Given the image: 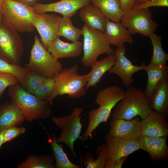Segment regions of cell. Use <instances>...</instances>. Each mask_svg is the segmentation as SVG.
Returning a JSON list of instances; mask_svg holds the SVG:
<instances>
[{"instance_id": "obj_1", "label": "cell", "mask_w": 168, "mask_h": 168, "mask_svg": "<svg viewBox=\"0 0 168 168\" xmlns=\"http://www.w3.org/2000/svg\"><path fill=\"white\" fill-rule=\"evenodd\" d=\"M125 91L120 87L114 85L98 91L94 100L98 108L89 113V123L87 128L80 137L82 141L92 138V134L99 124L106 122L113 109L124 97Z\"/></svg>"}, {"instance_id": "obj_2", "label": "cell", "mask_w": 168, "mask_h": 168, "mask_svg": "<svg viewBox=\"0 0 168 168\" xmlns=\"http://www.w3.org/2000/svg\"><path fill=\"white\" fill-rule=\"evenodd\" d=\"M8 87L11 101L21 109L25 120L31 122L35 119H46L51 115V105L49 102L26 91L19 84Z\"/></svg>"}, {"instance_id": "obj_3", "label": "cell", "mask_w": 168, "mask_h": 168, "mask_svg": "<svg viewBox=\"0 0 168 168\" xmlns=\"http://www.w3.org/2000/svg\"><path fill=\"white\" fill-rule=\"evenodd\" d=\"M79 66L75 64L62 69L53 77L55 82L54 88L46 101L51 105L57 96L67 95L71 98H78L86 94L85 86L88 79V73L80 75Z\"/></svg>"}, {"instance_id": "obj_4", "label": "cell", "mask_w": 168, "mask_h": 168, "mask_svg": "<svg viewBox=\"0 0 168 168\" xmlns=\"http://www.w3.org/2000/svg\"><path fill=\"white\" fill-rule=\"evenodd\" d=\"M152 111L143 90L132 86L128 88L124 98L116 105L112 116L113 119L127 120L139 116L142 119Z\"/></svg>"}, {"instance_id": "obj_5", "label": "cell", "mask_w": 168, "mask_h": 168, "mask_svg": "<svg viewBox=\"0 0 168 168\" xmlns=\"http://www.w3.org/2000/svg\"><path fill=\"white\" fill-rule=\"evenodd\" d=\"M33 7L16 0H5L1 11V23L21 33L33 32Z\"/></svg>"}, {"instance_id": "obj_6", "label": "cell", "mask_w": 168, "mask_h": 168, "mask_svg": "<svg viewBox=\"0 0 168 168\" xmlns=\"http://www.w3.org/2000/svg\"><path fill=\"white\" fill-rule=\"evenodd\" d=\"M25 68L47 78L53 77L63 69L61 63L44 48L37 35L35 36L29 61Z\"/></svg>"}, {"instance_id": "obj_7", "label": "cell", "mask_w": 168, "mask_h": 168, "mask_svg": "<svg viewBox=\"0 0 168 168\" xmlns=\"http://www.w3.org/2000/svg\"><path fill=\"white\" fill-rule=\"evenodd\" d=\"M82 29L83 37V54L81 62L84 66L91 67L101 54H114V51L110 47L103 32L90 29L85 25Z\"/></svg>"}, {"instance_id": "obj_8", "label": "cell", "mask_w": 168, "mask_h": 168, "mask_svg": "<svg viewBox=\"0 0 168 168\" xmlns=\"http://www.w3.org/2000/svg\"><path fill=\"white\" fill-rule=\"evenodd\" d=\"M83 109L76 107L70 114L61 117H54L52 118L53 122L61 129L59 136L56 138L58 143H63L67 145L70 150L74 157L77 154L74 147L75 141L79 137L82 128L80 115Z\"/></svg>"}, {"instance_id": "obj_9", "label": "cell", "mask_w": 168, "mask_h": 168, "mask_svg": "<svg viewBox=\"0 0 168 168\" xmlns=\"http://www.w3.org/2000/svg\"><path fill=\"white\" fill-rule=\"evenodd\" d=\"M18 31L0 23V58L20 65L24 53L22 39Z\"/></svg>"}, {"instance_id": "obj_10", "label": "cell", "mask_w": 168, "mask_h": 168, "mask_svg": "<svg viewBox=\"0 0 168 168\" xmlns=\"http://www.w3.org/2000/svg\"><path fill=\"white\" fill-rule=\"evenodd\" d=\"M152 14L149 8L139 10L132 9L124 13L120 23L131 35L138 33L149 36L159 26L152 18Z\"/></svg>"}, {"instance_id": "obj_11", "label": "cell", "mask_w": 168, "mask_h": 168, "mask_svg": "<svg viewBox=\"0 0 168 168\" xmlns=\"http://www.w3.org/2000/svg\"><path fill=\"white\" fill-rule=\"evenodd\" d=\"M126 52V48L124 45L116 49L114 54L116 58L115 62L108 72L110 74L117 75L121 79L123 85L128 88L133 83V75L143 70L145 63H142L140 66L133 65L125 56Z\"/></svg>"}, {"instance_id": "obj_12", "label": "cell", "mask_w": 168, "mask_h": 168, "mask_svg": "<svg viewBox=\"0 0 168 168\" xmlns=\"http://www.w3.org/2000/svg\"><path fill=\"white\" fill-rule=\"evenodd\" d=\"M61 17L58 15L44 12L35 13L32 23L39 33L41 42L45 48L48 47L58 36V26Z\"/></svg>"}, {"instance_id": "obj_13", "label": "cell", "mask_w": 168, "mask_h": 168, "mask_svg": "<svg viewBox=\"0 0 168 168\" xmlns=\"http://www.w3.org/2000/svg\"><path fill=\"white\" fill-rule=\"evenodd\" d=\"M91 3V0H61L49 4L37 3L33 8L36 14L53 12L71 18L78 10Z\"/></svg>"}, {"instance_id": "obj_14", "label": "cell", "mask_w": 168, "mask_h": 168, "mask_svg": "<svg viewBox=\"0 0 168 168\" xmlns=\"http://www.w3.org/2000/svg\"><path fill=\"white\" fill-rule=\"evenodd\" d=\"M107 158L114 160L128 156L140 149L138 139L105 136Z\"/></svg>"}, {"instance_id": "obj_15", "label": "cell", "mask_w": 168, "mask_h": 168, "mask_svg": "<svg viewBox=\"0 0 168 168\" xmlns=\"http://www.w3.org/2000/svg\"><path fill=\"white\" fill-rule=\"evenodd\" d=\"M140 117H136L127 120L121 119H113L110 123L108 136L122 138L138 139L141 135Z\"/></svg>"}, {"instance_id": "obj_16", "label": "cell", "mask_w": 168, "mask_h": 168, "mask_svg": "<svg viewBox=\"0 0 168 168\" xmlns=\"http://www.w3.org/2000/svg\"><path fill=\"white\" fill-rule=\"evenodd\" d=\"M167 137H152L141 135L138 140L140 149L147 152L151 159L154 161L168 159Z\"/></svg>"}, {"instance_id": "obj_17", "label": "cell", "mask_w": 168, "mask_h": 168, "mask_svg": "<svg viewBox=\"0 0 168 168\" xmlns=\"http://www.w3.org/2000/svg\"><path fill=\"white\" fill-rule=\"evenodd\" d=\"M167 118L151 112L140 122L141 135L152 137H167Z\"/></svg>"}, {"instance_id": "obj_18", "label": "cell", "mask_w": 168, "mask_h": 168, "mask_svg": "<svg viewBox=\"0 0 168 168\" xmlns=\"http://www.w3.org/2000/svg\"><path fill=\"white\" fill-rule=\"evenodd\" d=\"M148 100L152 111L168 117V75L161 80Z\"/></svg>"}, {"instance_id": "obj_19", "label": "cell", "mask_w": 168, "mask_h": 168, "mask_svg": "<svg viewBox=\"0 0 168 168\" xmlns=\"http://www.w3.org/2000/svg\"><path fill=\"white\" fill-rule=\"evenodd\" d=\"M104 33L110 45L118 48L126 43L132 44L134 41L128 29L120 22H115L108 19Z\"/></svg>"}, {"instance_id": "obj_20", "label": "cell", "mask_w": 168, "mask_h": 168, "mask_svg": "<svg viewBox=\"0 0 168 168\" xmlns=\"http://www.w3.org/2000/svg\"><path fill=\"white\" fill-rule=\"evenodd\" d=\"M83 43L77 41L65 42L57 36L49 46L47 50L55 59L72 58L78 57L82 50Z\"/></svg>"}, {"instance_id": "obj_21", "label": "cell", "mask_w": 168, "mask_h": 168, "mask_svg": "<svg viewBox=\"0 0 168 168\" xmlns=\"http://www.w3.org/2000/svg\"><path fill=\"white\" fill-rule=\"evenodd\" d=\"M25 120L23 112L16 104L6 102L0 105V131L21 124Z\"/></svg>"}, {"instance_id": "obj_22", "label": "cell", "mask_w": 168, "mask_h": 168, "mask_svg": "<svg viewBox=\"0 0 168 168\" xmlns=\"http://www.w3.org/2000/svg\"><path fill=\"white\" fill-rule=\"evenodd\" d=\"M79 15L88 28L104 33L107 18L96 5L91 3L82 8Z\"/></svg>"}, {"instance_id": "obj_23", "label": "cell", "mask_w": 168, "mask_h": 168, "mask_svg": "<svg viewBox=\"0 0 168 168\" xmlns=\"http://www.w3.org/2000/svg\"><path fill=\"white\" fill-rule=\"evenodd\" d=\"M115 61V56L113 54L95 62L91 67V71L88 73V79L85 86V89L96 87L102 76L113 66Z\"/></svg>"}, {"instance_id": "obj_24", "label": "cell", "mask_w": 168, "mask_h": 168, "mask_svg": "<svg viewBox=\"0 0 168 168\" xmlns=\"http://www.w3.org/2000/svg\"><path fill=\"white\" fill-rule=\"evenodd\" d=\"M147 73V82L144 91L148 98L161 80L168 75V66H154L149 64L146 66L145 63L143 70Z\"/></svg>"}, {"instance_id": "obj_25", "label": "cell", "mask_w": 168, "mask_h": 168, "mask_svg": "<svg viewBox=\"0 0 168 168\" xmlns=\"http://www.w3.org/2000/svg\"><path fill=\"white\" fill-rule=\"evenodd\" d=\"M102 12L107 18L115 22H120L124 14L119 0H91Z\"/></svg>"}, {"instance_id": "obj_26", "label": "cell", "mask_w": 168, "mask_h": 168, "mask_svg": "<svg viewBox=\"0 0 168 168\" xmlns=\"http://www.w3.org/2000/svg\"><path fill=\"white\" fill-rule=\"evenodd\" d=\"M52 138H50L49 141L51 144V148L55 158L57 168H80V166L72 163L67 156V153L64 151L63 145L57 142L54 135L52 133Z\"/></svg>"}, {"instance_id": "obj_27", "label": "cell", "mask_w": 168, "mask_h": 168, "mask_svg": "<svg viewBox=\"0 0 168 168\" xmlns=\"http://www.w3.org/2000/svg\"><path fill=\"white\" fill-rule=\"evenodd\" d=\"M82 35V29L73 25L71 17H61L58 26V36H62L72 42H75L78 41Z\"/></svg>"}, {"instance_id": "obj_28", "label": "cell", "mask_w": 168, "mask_h": 168, "mask_svg": "<svg viewBox=\"0 0 168 168\" xmlns=\"http://www.w3.org/2000/svg\"><path fill=\"white\" fill-rule=\"evenodd\" d=\"M149 37L152 46L153 54L149 63L154 66H165L168 60V54L163 50L161 37L154 33L151 34Z\"/></svg>"}, {"instance_id": "obj_29", "label": "cell", "mask_w": 168, "mask_h": 168, "mask_svg": "<svg viewBox=\"0 0 168 168\" xmlns=\"http://www.w3.org/2000/svg\"><path fill=\"white\" fill-rule=\"evenodd\" d=\"M96 152L98 156L94 160L92 154L87 152L85 154L83 164L86 168H105L106 161L107 158L108 147L106 143L98 146Z\"/></svg>"}, {"instance_id": "obj_30", "label": "cell", "mask_w": 168, "mask_h": 168, "mask_svg": "<svg viewBox=\"0 0 168 168\" xmlns=\"http://www.w3.org/2000/svg\"><path fill=\"white\" fill-rule=\"evenodd\" d=\"M53 157L49 155L39 156L31 155L26 157L23 162L18 165V168H55L53 164Z\"/></svg>"}, {"instance_id": "obj_31", "label": "cell", "mask_w": 168, "mask_h": 168, "mask_svg": "<svg viewBox=\"0 0 168 168\" xmlns=\"http://www.w3.org/2000/svg\"><path fill=\"white\" fill-rule=\"evenodd\" d=\"M25 68L20 65L10 63L0 58V73L12 74L19 80L20 84L22 85L25 77L28 72Z\"/></svg>"}, {"instance_id": "obj_32", "label": "cell", "mask_w": 168, "mask_h": 168, "mask_svg": "<svg viewBox=\"0 0 168 168\" xmlns=\"http://www.w3.org/2000/svg\"><path fill=\"white\" fill-rule=\"evenodd\" d=\"M47 78L38 73L28 71L25 77L22 86L26 87L27 91L33 94Z\"/></svg>"}, {"instance_id": "obj_33", "label": "cell", "mask_w": 168, "mask_h": 168, "mask_svg": "<svg viewBox=\"0 0 168 168\" xmlns=\"http://www.w3.org/2000/svg\"><path fill=\"white\" fill-rule=\"evenodd\" d=\"M55 82L53 77L48 78L35 91L33 94L39 98L46 100L53 91Z\"/></svg>"}, {"instance_id": "obj_34", "label": "cell", "mask_w": 168, "mask_h": 168, "mask_svg": "<svg viewBox=\"0 0 168 168\" xmlns=\"http://www.w3.org/2000/svg\"><path fill=\"white\" fill-rule=\"evenodd\" d=\"M19 84V80L14 75L10 74L0 73V99L7 88Z\"/></svg>"}, {"instance_id": "obj_35", "label": "cell", "mask_w": 168, "mask_h": 168, "mask_svg": "<svg viewBox=\"0 0 168 168\" xmlns=\"http://www.w3.org/2000/svg\"><path fill=\"white\" fill-rule=\"evenodd\" d=\"M26 129L23 127L13 126L6 129L3 135L4 144L12 140L18 136L24 133Z\"/></svg>"}, {"instance_id": "obj_36", "label": "cell", "mask_w": 168, "mask_h": 168, "mask_svg": "<svg viewBox=\"0 0 168 168\" xmlns=\"http://www.w3.org/2000/svg\"><path fill=\"white\" fill-rule=\"evenodd\" d=\"M152 7H168V0H150L145 2L136 4L133 9L139 10Z\"/></svg>"}, {"instance_id": "obj_37", "label": "cell", "mask_w": 168, "mask_h": 168, "mask_svg": "<svg viewBox=\"0 0 168 168\" xmlns=\"http://www.w3.org/2000/svg\"><path fill=\"white\" fill-rule=\"evenodd\" d=\"M128 157L125 156L114 160L107 158L105 165V168H121Z\"/></svg>"}, {"instance_id": "obj_38", "label": "cell", "mask_w": 168, "mask_h": 168, "mask_svg": "<svg viewBox=\"0 0 168 168\" xmlns=\"http://www.w3.org/2000/svg\"><path fill=\"white\" fill-rule=\"evenodd\" d=\"M137 0H119L121 9L125 13L132 9Z\"/></svg>"}, {"instance_id": "obj_39", "label": "cell", "mask_w": 168, "mask_h": 168, "mask_svg": "<svg viewBox=\"0 0 168 168\" xmlns=\"http://www.w3.org/2000/svg\"><path fill=\"white\" fill-rule=\"evenodd\" d=\"M22 2L28 5L33 7L36 3H37V0H16Z\"/></svg>"}, {"instance_id": "obj_40", "label": "cell", "mask_w": 168, "mask_h": 168, "mask_svg": "<svg viewBox=\"0 0 168 168\" xmlns=\"http://www.w3.org/2000/svg\"><path fill=\"white\" fill-rule=\"evenodd\" d=\"M6 129L0 131V149L2 145L4 144L3 142V135Z\"/></svg>"}, {"instance_id": "obj_41", "label": "cell", "mask_w": 168, "mask_h": 168, "mask_svg": "<svg viewBox=\"0 0 168 168\" xmlns=\"http://www.w3.org/2000/svg\"><path fill=\"white\" fill-rule=\"evenodd\" d=\"M5 0H0V23H1V11L3 2Z\"/></svg>"}, {"instance_id": "obj_42", "label": "cell", "mask_w": 168, "mask_h": 168, "mask_svg": "<svg viewBox=\"0 0 168 168\" xmlns=\"http://www.w3.org/2000/svg\"><path fill=\"white\" fill-rule=\"evenodd\" d=\"M149 0H137L136 3V4L143 3L148 1Z\"/></svg>"}, {"instance_id": "obj_43", "label": "cell", "mask_w": 168, "mask_h": 168, "mask_svg": "<svg viewBox=\"0 0 168 168\" xmlns=\"http://www.w3.org/2000/svg\"><path fill=\"white\" fill-rule=\"evenodd\" d=\"M37 1L38 0H37Z\"/></svg>"}]
</instances>
